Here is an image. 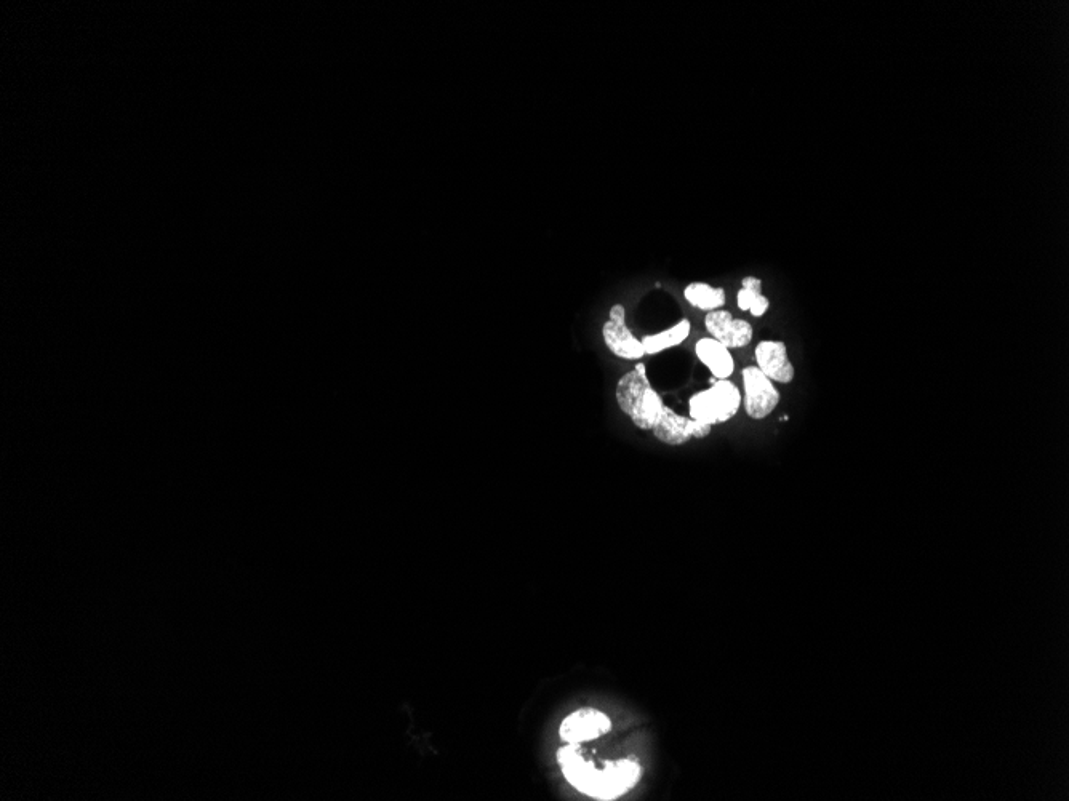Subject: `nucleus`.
<instances>
[{
    "label": "nucleus",
    "instance_id": "obj_9",
    "mask_svg": "<svg viewBox=\"0 0 1069 801\" xmlns=\"http://www.w3.org/2000/svg\"><path fill=\"white\" fill-rule=\"evenodd\" d=\"M641 776V766L633 760L605 763L599 800H615L620 795H625L636 786Z\"/></svg>",
    "mask_w": 1069,
    "mask_h": 801
},
{
    "label": "nucleus",
    "instance_id": "obj_17",
    "mask_svg": "<svg viewBox=\"0 0 1069 801\" xmlns=\"http://www.w3.org/2000/svg\"><path fill=\"white\" fill-rule=\"evenodd\" d=\"M610 320L615 323H626V309L621 304H615L610 309Z\"/></svg>",
    "mask_w": 1069,
    "mask_h": 801
},
{
    "label": "nucleus",
    "instance_id": "obj_4",
    "mask_svg": "<svg viewBox=\"0 0 1069 801\" xmlns=\"http://www.w3.org/2000/svg\"><path fill=\"white\" fill-rule=\"evenodd\" d=\"M743 384L746 415L751 419H764L772 415L781 399L772 379L767 378L757 367H746L743 370Z\"/></svg>",
    "mask_w": 1069,
    "mask_h": 801
},
{
    "label": "nucleus",
    "instance_id": "obj_11",
    "mask_svg": "<svg viewBox=\"0 0 1069 801\" xmlns=\"http://www.w3.org/2000/svg\"><path fill=\"white\" fill-rule=\"evenodd\" d=\"M695 354L700 362L711 371L714 379H729L735 370L730 349L713 338H701L695 344Z\"/></svg>",
    "mask_w": 1069,
    "mask_h": 801
},
{
    "label": "nucleus",
    "instance_id": "obj_6",
    "mask_svg": "<svg viewBox=\"0 0 1069 801\" xmlns=\"http://www.w3.org/2000/svg\"><path fill=\"white\" fill-rule=\"evenodd\" d=\"M612 722L607 715L596 709H580L565 718L559 728L562 741L569 744L594 741L609 733Z\"/></svg>",
    "mask_w": 1069,
    "mask_h": 801
},
{
    "label": "nucleus",
    "instance_id": "obj_16",
    "mask_svg": "<svg viewBox=\"0 0 1069 801\" xmlns=\"http://www.w3.org/2000/svg\"><path fill=\"white\" fill-rule=\"evenodd\" d=\"M741 288H748V290L756 291V293H762V280L749 275V277L741 280Z\"/></svg>",
    "mask_w": 1069,
    "mask_h": 801
},
{
    "label": "nucleus",
    "instance_id": "obj_1",
    "mask_svg": "<svg viewBox=\"0 0 1069 801\" xmlns=\"http://www.w3.org/2000/svg\"><path fill=\"white\" fill-rule=\"evenodd\" d=\"M617 402L621 411L642 431L653 429L663 408V400L653 391L647 375H639L636 370L629 371L618 381Z\"/></svg>",
    "mask_w": 1069,
    "mask_h": 801
},
{
    "label": "nucleus",
    "instance_id": "obj_13",
    "mask_svg": "<svg viewBox=\"0 0 1069 801\" xmlns=\"http://www.w3.org/2000/svg\"><path fill=\"white\" fill-rule=\"evenodd\" d=\"M684 298L690 306L705 312L722 309L725 301H727L724 288L713 287V285L705 282L689 283L685 287Z\"/></svg>",
    "mask_w": 1069,
    "mask_h": 801
},
{
    "label": "nucleus",
    "instance_id": "obj_14",
    "mask_svg": "<svg viewBox=\"0 0 1069 801\" xmlns=\"http://www.w3.org/2000/svg\"><path fill=\"white\" fill-rule=\"evenodd\" d=\"M762 293H756V291L748 290V288H740L737 295V304L741 311H748L756 301L757 296H761Z\"/></svg>",
    "mask_w": 1069,
    "mask_h": 801
},
{
    "label": "nucleus",
    "instance_id": "obj_5",
    "mask_svg": "<svg viewBox=\"0 0 1069 801\" xmlns=\"http://www.w3.org/2000/svg\"><path fill=\"white\" fill-rule=\"evenodd\" d=\"M557 758H559V765L564 771L565 779L575 789L589 795V797L599 798L602 770H596V766L593 763L586 762L585 758L581 757L580 750L575 747V744H570L569 747L559 750Z\"/></svg>",
    "mask_w": 1069,
    "mask_h": 801
},
{
    "label": "nucleus",
    "instance_id": "obj_2",
    "mask_svg": "<svg viewBox=\"0 0 1069 801\" xmlns=\"http://www.w3.org/2000/svg\"><path fill=\"white\" fill-rule=\"evenodd\" d=\"M741 405V394L729 379H719L706 391L698 392L689 400L690 418L714 427L724 424L737 415Z\"/></svg>",
    "mask_w": 1069,
    "mask_h": 801
},
{
    "label": "nucleus",
    "instance_id": "obj_12",
    "mask_svg": "<svg viewBox=\"0 0 1069 801\" xmlns=\"http://www.w3.org/2000/svg\"><path fill=\"white\" fill-rule=\"evenodd\" d=\"M690 331H692V323H690L689 319H682L681 322H677L676 325L669 327L668 330L660 331L655 335L644 336L641 341L645 355L660 354L666 349L679 346V344L684 343L685 339L689 338Z\"/></svg>",
    "mask_w": 1069,
    "mask_h": 801
},
{
    "label": "nucleus",
    "instance_id": "obj_10",
    "mask_svg": "<svg viewBox=\"0 0 1069 801\" xmlns=\"http://www.w3.org/2000/svg\"><path fill=\"white\" fill-rule=\"evenodd\" d=\"M602 336L609 351L620 359L641 360L645 355L641 339L633 335L626 323H615L612 320L605 322Z\"/></svg>",
    "mask_w": 1069,
    "mask_h": 801
},
{
    "label": "nucleus",
    "instance_id": "obj_15",
    "mask_svg": "<svg viewBox=\"0 0 1069 801\" xmlns=\"http://www.w3.org/2000/svg\"><path fill=\"white\" fill-rule=\"evenodd\" d=\"M769 307H770V301H769V298H767V296H764V295L757 296L756 301H754L753 306H751V309H749V314H751V315H753V317H757V319H759V317H762V315L767 314V311H769Z\"/></svg>",
    "mask_w": 1069,
    "mask_h": 801
},
{
    "label": "nucleus",
    "instance_id": "obj_8",
    "mask_svg": "<svg viewBox=\"0 0 1069 801\" xmlns=\"http://www.w3.org/2000/svg\"><path fill=\"white\" fill-rule=\"evenodd\" d=\"M754 355H756L757 368L767 378L780 384H789L793 381L796 371H794L793 362L789 359L788 349L783 341H772V339L761 341L757 344Z\"/></svg>",
    "mask_w": 1069,
    "mask_h": 801
},
{
    "label": "nucleus",
    "instance_id": "obj_3",
    "mask_svg": "<svg viewBox=\"0 0 1069 801\" xmlns=\"http://www.w3.org/2000/svg\"><path fill=\"white\" fill-rule=\"evenodd\" d=\"M713 427L700 423L690 416L677 415L676 411L663 405L657 423L653 426V434L660 442L679 447L690 439H705L711 434Z\"/></svg>",
    "mask_w": 1069,
    "mask_h": 801
},
{
    "label": "nucleus",
    "instance_id": "obj_7",
    "mask_svg": "<svg viewBox=\"0 0 1069 801\" xmlns=\"http://www.w3.org/2000/svg\"><path fill=\"white\" fill-rule=\"evenodd\" d=\"M705 325L711 338L724 344L727 349H741L753 341V325L746 320L735 319L732 312L724 309L708 312Z\"/></svg>",
    "mask_w": 1069,
    "mask_h": 801
}]
</instances>
